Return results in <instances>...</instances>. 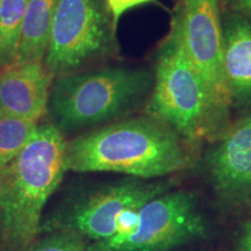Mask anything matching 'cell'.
I'll list each match as a JSON object with an SVG mask.
<instances>
[{"instance_id": "obj_1", "label": "cell", "mask_w": 251, "mask_h": 251, "mask_svg": "<svg viewBox=\"0 0 251 251\" xmlns=\"http://www.w3.org/2000/svg\"><path fill=\"white\" fill-rule=\"evenodd\" d=\"M183 139L164 122L146 114L115 121L67 141V171L113 172L149 179L186 169Z\"/></svg>"}, {"instance_id": "obj_2", "label": "cell", "mask_w": 251, "mask_h": 251, "mask_svg": "<svg viewBox=\"0 0 251 251\" xmlns=\"http://www.w3.org/2000/svg\"><path fill=\"white\" fill-rule=\"evenodd\" d=\"M64 135L50 122L37 124L28 142L0 172L1 251H24L40 236L46 206L61 185Z\"/></svg>"}, {"instance_id": "obj_3", "label": "cell", "mask_w": 251, "mask_h": 251, "mask_svg": "<svg viewBox=\"0 0 251 251\" xmlns=\"http://www.w3.org/2000/svg\"><path fill=\"white\" fill-rule=\"evenodd\" d=\"M155 75L144 69L103 68L56 77L47 108L64 135L115 122L148 101Z\"/></svg>"}, {"instance_id": "obj_4", "label": "cell", "mask_w": 251, "mask_h": 251, "mask_svg": "<svg viewBox=\"0 0 251 251\" xmlns=\"http://www.w3.org/2000/svg\"><path fill=\"white\" fill-rule=\"evenodd\" d=\"M228 112L206 86L177 34L170 30L157 52L146 114L164 122L181 139L197 142L218 133Z\"/></svg>"}, {"instance_id": "obj_5", "label": "cell", "mask_w": 251, "mask_h": 251, "mask_svg": "<svg viewBox=\"0 0 251 251\" xmlns=\"http://www.w3.org/2000/svg\"><path fill=\"white\" fill-rule=\"evenodd\" d=\"M168 188L165 183H149L140 178L72 188L43 216L40 235L62 231L79 235L89 243L107 240L117 233V220L122 213L141 208Z\"/></svg>"}, {"instance_id": "obj_6", "label": "cell", "mask_w": 251, "mask_h": 251, "mask_svg": "<svg viewBox=\"0 0 251 251\" xmlns=\"http://www.w3.org/2000/svg\"><path fill=\"white\" fill-rule=\"evenodd\" d=\"M106 0H58L43 65L55 78L83 71L117 50Z\"/></svg>"}, {"instance_id": "obj_7", "label": "cell", "mask_w": 251, "mask_h": 251, "mask_svg": "<svg viewBox=\"0 0 251 251\" xmlns=\"http://www.w3.org/2000/svg\"><path fill=\"white\" fill-rule=\"evenodd\" d=\"M205 231L193 193L165 192L141 207L133 233L91 242L87 251H170L202 236Z\"/></svg>"}, {"instance_id": "obj_8", "label": "cell", "mask_w": 251, "mask_h": 251, "mask_svg": "<svg viewBox=\"0 0 251 251\" xmlns=\"http://www.w3.org/2000/svg\"><path fill=\"white\" fill-rule=\"evenodd\" d=\"M171 30L220 105L231 106L224 75V37L220 0H179Z\"/></svg>"}, {"instance_id": "obj_9", "label": "cell", "mask_w": 251, "mask_h": 251, "mask_svg": "<svg viewBox=\"0 0 251 251\" xmlns=\"http://www.w3.org/2000/svg\"><path fill=\"white\" fill-rule=\"evenodd\" d=\"M214 187L230 202L251 199V115L225 134L207 156Z\"/></svg>"}, {"instance_id": "obj_10", "label": "cell", "mask_w": 251, "mask_h": 251, "mask_svg": "<svg viewBox=\"0 0 251 251\" xmlns=\"http://www.w3.org/2000/svg\"><path fill=\"white\" fill-rule=\"evenodd\" d=\"M54 80L43 62L0 70V113L37 124L47 114Z\"/></svg>"}, {"instance_id": "obj_11", "label": "cell", "mask_w": 251, "mask_h": 251, "mask_svg": "<svg viewBox=\"0 0 251 251\" xmlns=\"http://www.w3.org/2000/svg\"><path fill=\"white\" fill-rule=\"evenodd\" d=\"M224 75L233 105L251 103V19L235 12L222 15Z\"/></svg>"}, {"instance_id": "obj_12", "label": "cell", "mask_w": 251, "mask_h": 251, "mask_svg": "<svg viewBox=\"0 0 251 251\" xmlns=\"http://www.w3.org/2000/svg\"><path fill=\"white\" fill-rule=\"evenodd\" d=\"M58 0H29L14 64L43 62Z\"/></svg>"}, {"instance_id": "obj_13", "label": "cell", "mask_w": 251, "mask_h": 251, "mask_svg": "<svg viewBox=\"0 0 251 251\" xmlns=\"http://www.w3.org/2000/svg\"><path fill=\"white\" fill-rule=\"evenodd\" d=\"M29 0L0 2V70L15 63Z\"/></svg>"}, {"instance_id": "obj_14", "label": "cell", "mask_w": 251, "mask_h": 251, "mask_svg": "<svg viewBox=\"0 0 251 251\" xmlns=\"http://www.w3.org/2000/svg\"><path fill=\"white\" fill-rule=\"evenodd\" d=\"M37 124L0 113V172L21 151Z\"/></svg>"}, {"instance_id": "obj_15", "label": "cell", "mask_w": 251, "mask_h": 251, "mask_svg": "<svg viewBox=\"0 0 251 251\" xmlns=\"http://www.w3.org/2000/svg\"><path fill=\"white\" fill-rule=\"evenodd\" d=\"M87 246L89 242L79 235L57 231L41 234L24 251H87Z\"/></svg>"}, {"instance_id": "obj_16", "label": "cell", "mask_w": 251, "mask_h": 251, "mask_svg": "<svg viewBox=\"0 0 251 251\" xmlns=\"http://www.w3.org/2000/svg\"><path fill=\"white\" fill-rule=\"evenodd\" d=\"M155 1L156 0H106V5H107L109 13H111L113 26L117 29L119 21H120L121 17L126 12L137 7V6H142Z\"/></svg>"}, {"instance_id": "obj_17", "label": "cell", "mask_w": 251, "mask_h": 251, "mask_svg": "<svg viewBox=\"0 0 251 251\" xmlns=\"http://www.w3.org/2000/svg\"><path fill=\"white\" fill-rule=\"evenodd\" d=\"M231 12L251 19V0H221Z\"/></svg>"}, {"instance_id": "obj_18", "label": "cell", "mask_w": 251, "mask_h": 251, "mask_svg": "<svg viewBox=\"0 0 251 251\" xmlns=\"http://www.w3.org/2000/svg\"><path fill=\"white\" fill-rule=\"evenodd\" d=\"M238 246L240 251H251V220L244 225Z\"/></svg>"}, {"instance_id": "obj_19", "label": "cell", "mask_w": 251, "mask_h": 251, "mask_svg": "<svg viewBox=\"0 0 251 251\" xmlns=\"http://www.w3.org/2000/svg\"><path fill=\"white\" fill-rule=\"evenodd\" d=\"M0 251H1V234H0Z\"/></svg>"}, {"instance_id": "obj_20", "label": "cell", "mask_w": 251, "mask_h": 251, "mask_svg": "<svg viewBox=\"0 0 251 251\" xmlns=\"http://www.w3.org/2000/svg\"><path fill=\"white\" fill-rule=\"evenodd\" d=\"M0 2H1V0H0Z\"/></svg>"}]
</instances>
